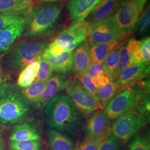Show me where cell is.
<instances>
[{
    "mask_svg": "<svg viewBox=\"0 0 150 150\" xmlns=\"http://www.w3.org/2000/svg\"><path fill=\"white\" fill-rule=\"evenodd\" d=\"M53 72L54 70L48 60L41 57L38 75L35 81L41 82L47 81L53 75Z\"/></svg>",
    "mask_w": 150,
    "mask_h": 150,
    "instance_id": "31",
    "label": "cell"
},
{
    "mask_svg": "<svg viewBox=\"0 0 150 150\" xmlns=\"http://www.w3.org/2000/svg\"><path fill=\"white\" fill-rule=\"evenodd\" d=\"M118 43H97L89 45L92 63L103 64L108 54L113 48L117 46Z\"/></svg>",
    "mask_w": 150,
    "mask_h": 150,
    "instance_id": "23",
    "label": "cell"
},
{
    "mask_svg": "<svg viewBox=\"0 0 150 150\" xmlns=\"http://www.w3.org/2000/svg\"><path fill=\"white\" fill-rule=\"evenodd\" d=\"M66 81L64 74L52 75L46 82L43 93L37 103L38 106L45 107L47 102L64 89Z\"/></svg>",
    "mask_w": 150,
    "mask_h": 150,
    "instance_id": "17",
    "label": "cell"
},
{
    "mask_svg": "<svg viewBox=\"0 0 150 150\" xmlns=\"http://www.w3.org/2000/svg\"><path fill=\"white\" fill-rule=\"evenodd\" d=\"M127 41L131 54V65L150 64V37H147L140 41L131 38Z\"/></svg>",
    "mask_w": 150,
    "mask_h": 150,
    "instance_id": "15",
    "label": "cell"
},
{
    "mask_svg": "<svg viewBox=\"0 0 150 150\" xmlns=\"http://www.w3.org/2000/svg\"><path fill=\"white\" fill-rule=\"evenodd\" d=\"M75 78L78 80L86 90L88 91L92 95L98 98V87L97 86L96 79L92 78L89 75H87L86 72L75 76Z\"/></svg>",
    "mask_w": 150,
    "mask_h": 150,
    "instance_id": "32",
    "label": "cell"
},
{
    "mask_svg": "<svg viewBox=\"0 0 150 150\" xmlns=\"http://www.w3.org/2000/svg\"><path fill=\"white\" fill-rule=\"evenodd\" d=\"M46 59L57 74H64L72 69L73 52L64 51L60 54L49 57Z\"/></svg>",
    "mask_w": 150,
    "mask_h": 150,
    "instance_id": "20",
    "label": "cell"
},
{
    "mask_svg": "<svg viewBox=\"0 0 150 150\" xmlns=\"http://www.w3.org/2000/svg\"><path fill=\"white\" fill-rule=\"evenodd\" d=\"M131 139L129 150H150L149 143L141 135L136 134Z\"/></svg>",
    "mask_w": 150,
    "mask_h": 150,
    "instance_id": "33",
    "label": "cell"
},
{
    "mask_svg": "<svg viewBox=\"0 0 150 150\" xmlns=\"http://www.w3.org/2000/svg\"><path fill=\"white\" fill-rule=\"evenodd\" d=\"M131 54L129 48L128 41L125 40L119 44V57L116 70L114 76L115 82L118 75L125 69L131 65Z\"/></svg>",
    "mask_w": 150,
    "mask_h": 150,
    "instance_id": "27",
    "label": "cell"
},
{
    "mask_svg": "<svg viewBox=\"0 0 150 150\" xmlns=\"http://www.w3.org/2000/svg\"><path fill=\"white\" fill-rule=\"evenodd\" d=\"M102 140L87 138L81 142L75 150H98Z\"/></svg>",
    "mask_w": 150,
    "mask_h": 150,
    "instance_id": "36",
    "label": "cell"
},
{
    "mask_svg": "<svg viewBox=\"0 0 150 150\" xmlns=\"http://www.w3.org/2000/svg\"><path fill=\"white\" fill-rule=\"evenodd\" d=\"M22 12H10L0 14V31L23 16Z\"/></svg>",
    "mask_w": 150,
    "mask_h": 150,
    "instance_id": "34",
    "label": "cell"
},
{
    "mask_svg": "<svg viewBox=\"0 0 150 150\" xmlns=\"http://www.w3.org/2000/svg\"><path fill=\"white\" fill-rule=\"evenodd\" d=\"M98 150H119L118 139L113 134H110L102 139Z\"/></svg>",
    "mask_w": 150,
    "mask_h": 150,
    "instance_id": "35",
    "label": "cell"
},
{
    "mask_svg": "<svg viewBox=\"0 0 150 150\" xmlns=\"http://www.w3.org/2000/svg\"><path fill=\"white\" fill-rule=\"evenodd\" d=\"M29 112L30 103L17 86L0 85V124L10 126L20 123Z\"/></svg>",
    "mask_w": 150,
    "mask_h": 150,
    "instance_id": "4",
    "label": "cell"
},
{
    "mask_svg": "<svg viewBox=\"0 0 150 150\" xmlns=\"http://www.w3.org/2000/svg\"><path fill=\"white\" fill-rule=\"evenodd\" d=\"M146 121L145 115L136 110H129L115 120L111 127V134L118 140L126 142L145 126Z\"/></svg>",
    "mask_w": 150,
    "mask_h": 150,
    "instance_id": "7",
    "label": "cell"
},
{
    "mask_svg": "<svg viewBox=\"0 0 150 150\" xmlns=\"http://www.w3.org/2000/svg\"><path fill=\"white\" fill-rule=\"evenodd\" d=\"M119 7V0H102L85 21L88 25L102 21L112 16Z\"/></svg>",
    "mask_w": 150,
    "mask_h": 150,
    "instance_id": "18",
    "label": "cell"
},
{
    "mask_svg": "<svg viewBox=\"0 0 150 150\" xmlns=\"http://www.w3.org/2000/svg\"><path fill=\"white\" fill-rule=\"evenodd\" d=\"M86 39L88 44L91 45L120 43L125 38L118 32L110 17L102 21L88 25Z\"/></svg>",
    "mask_w": 150,
    "mask_h": 150,
    "instance_id": "9",
    "label": "cell"
},
{
    "mask_svg": "<svg viewBox=\"0 0 150 150\" xmlns=\"http://www.w3.org/2000/svg\"><path fill=\"white\" fill-rule=\"evenodd\" d=\"M41 134L38 129L32 123H18L11 129L9 141H21L40 139Z\"/></svg>",
    "mask_w": 150,
    "mask_h": 150,
    "instance_id": "19",
    "label": "cell"
},
{
    "mask_svg": "<svg viewBox=\"0 0 150 150\" xmlns=\"http://www.w3.org/2000/svg\"><path fill=\"white\" fill-rule=\"evenodd\" d=\"M87 27L88 23L85 21L74 23L61 32L54 41L65 51L72 52L85 41Z\"/></svg>",
    "mask_w": 150,
    "mask_h": 150,
    "instance_id": "10",
    "label": "cell"
},
{
    "mask_svg": "<svg viewBox=\"0 0 150 150\" xmlns=\"http://www.w3.org/2000/svg\"><path fill=\"white\" fill-rule=\"evenodd\" d=\"M4 142V135L1 131L0 130V144H3Z\"/></svg>",
    "mask_w": 150,
    "mask_h": 150,
    "instance_id": "41",
    "label": "cell"
},
{
    "mask_svg": "<svg viewBox=\"0 0 150 150\" xmlns=\"http://www.w3.org/2000/svg\"><path fill=\"white\" fill-rule=\"evenodd\" d=\"M134 1H136L137 5L141 10H142L144 8L145 4L147 1V0H134Z\"/></svg>",
    "mask_w": 150,
    "mask_h": 150,
    "instance_id": "39",
    "label": "cell"
},
{
    "mask_svg": "<svg viewBox=\"0 0 150 150\" xmlns=\"http://www.w3.org/2000/svg\"><path fill=\"white\" fill-rule=\"evenodd\" d=\"M142 11L134 0H129L120 5L111 16L115 26L125 38L134 31Z\"/></svg>",
    "mask_w": 150,
    "mask_h": 150,
    "instance_id": "8",
    "label": "cell"
},
{
    "mask_svg": "<svg viewBox=\"0 0 150 150\" xmlns=\"http://www.w3.org/2000/svg\"><path fill=\"white\" fill-rule=\"evenodd\" d=\"M51 42L50 37L25 41L16 45L6 54L4 63L8 70L20 71L38 59Z\"/></svg>",
    "mask_w": 150,
    "mask_h": 150,
    "instance_id": "5",
    "label": "cell"
},
{
    "mask_svg": "<svg viewBox=\"0 0 150 150\" xmlns=\"http://www.w3.org/2000/svg\"><path fill=\"white\" fill-rule=\"evenodd\" d=\"M62 13V6L56 2H43L30 8L25 16L23 36L47 38L57 28Z\"/></svg>",
    "mask_w": 150,
    "mask_h": 150,
    "instance_id": "2",
    "label": "cell"
},
{
    "mask_svg": "<svg viewBox=\"0 0 150 150\" xmlns=\"http://www.w3.org/2000/svg\"><path fill=\"white\" fill-rule=\"evenodd\" d=\"M96 79L97 86L98 88L101 87L102 86H105L110 81V78L107 74H104L98 76L97 78H95Z\"/></svg>",
    "mask_w": 150,
    "mask_h": 150,
    "instance_id": "38",
    "label": "cell"
},
{
    "mask_svg": "<svg viewBox=\"0 0 150 150\" xmlns=\"http://www.w3.org/2000/svg\"><path fill=\"white\" fill-rule=\"evenodd\" d=\"M41 57L21 70L17 79V85L18 87L24 88L31 85L35 81L38 75Z\"/></svg>",
    "mask_w": 150,
    "mask_h": 150,
    "instance_id": "22",
    "label": "cell"
},
{
    "mask_svg": "<svg viewBox=\"0 0 150 150\" xmlns=\"http://www.w3.org/2000/svg\"><path fill=\"white\" fill-rule=\"evenodd\" d=\"M92 64L90 45L84 41L75 48L73 52V64L72 70L75 76L85 73Z\"/></svg>",
    "mask_w": 150,
    "mask_h": 150,
    "instance_id": "16",
    "label": "cell"
},
{
    "mask_svg": "<svg viewBox=\"0 0 150 150\" xmlns=\"http://www.w3.org/2000/svg\"><path fill=\"white\" fill-rule=\"evenodd\" d=\"M149 81H140L120 92L105 108L104 112L109 120H115L131 110L141 114L150 111Z\"/></svg>",
    "mask_w": 150,
    "mask_h": 150,
    "instance_id": "1",
    "label": "cell"
},
{
    "mask_svg": "<svg viewBox=\"0 0 150 150\" xmlns=\"http://www.w3.org/2000/svg\"><path fill=\"white\" fill-rule=\"evenodd\" d=\"M46 123L51 129L61 133L74 134L81 123L78 110L64 93H59L45 106Z\"/></svg>",
    "mask_w": 150,
    "mask_h": 150,
    "instance_id": "3",
    "label": "cell"
},
{
    "mask_svg": "<svg viewBox=\"0 0 150 150\" xmlns=\"http://www.w3.org/2000/svg\"><path fill=\"white\" fill-rule=\"evenodd\" d=\"M129 0H119V3H120V5H121L122 4L128 1Z\"/></svg>",
    "mask_w": 150,
    "mask_h": 150,
    "instance_id": "42",
    "label": "cell"
},
{
    "mask_svg": "<svg viewBox=\"0 0 150 150\" xmlns=\"http://www.w3.org/2000/svg\"><path fill=\"white\" fill-rule=\"evenodd\" d=\"M86 73L92 78H97L102 74H107L103 63H92Z\"/></svg>",
    "mask_w": 150,
    "mask_h": 150,
    "instance_id": "37",
    "label": "cell"
},
{
    "mask_svg": "<svg viewBox=\"0 0 150 150\" xmlns=\"http://www.w3.org/2000/svg\"><path fill=\"white\" fill-rule=\"evenodd\" d=\"M48 142L50 150H75L72 141L66 135L54 129L48 131Z\"/></svg>",
    "mask_w": 150,
    "mask_h": 150,
    "instance_id": "21",
    "label": "cell"
},
{
    "mask_svg": "<svg viewBox=\"0 0 150 150\" xmlns=\"http://www.w3.org/2000/svg\"><path fill=\"white\" fill-rule=\"evenodd\" d=\"M149 74L150 64H131L120 74L115 82L121 91L127 87L145 79Z\"/></svg>",
    "mask_w": 150,
    "mask_h": 150,
    "instance_id": "12",
    "label": "cell"
},
{
    "mask_svg": "<svg viewBox=\"0 0 150 150\" xmlns=\"http://www.w3.org/2000/svg\"><path fill=\"white\" fill-rule=\"evenodd\" d=\"M111 125L110 121L102 110H97L88 118L85 127L87 138L103 139L110 136Z\"/></svg>",
    "mask_w": 150,
    "mask_h": 150,
    "instance_id": "11",
    "label": "cell"
},
{
    "mask_svg": "<svg viewBox=\"0 0 150 150\" xmlns=\"http://www.w3.org/2000/svg\"><path fill=\"white\" fill-rule=\"evenodd\" d=\"M39 1L42 2H56L62 1L64 0H39Z\"/></svg>",
    "mask_w": 150,
    "mask_h": 150,
    "instance_id": "40",
    "label": "cell"
},
{
    "mask_svg": "<svg viewBox=\"0 0 150 150\" xmlns=\"http://www.w3.org/2000/svg\"><path fill=\"white\" fill-rule=\"evenodd\" d=\"M0 85H1V84H0Z\"/></svg>",
    "mask_w": 150,
    "mask_h": 150,
    "instance_id": "45",
    "label": "cell"
},
{
    "mask_svg": "<svg viewBox=\"0 0 150 150\" xmlns=\"http://www.w3.org/2000/svg\"><path fill=\"white\" fill-rule=\"evenodd\" d=\"M102 0H69L67 10L73 23L83 21Z\"/></svg>",
    "mask_w": 150,
    "mask_h": 150,
    "instance_id": "13",
    "label": "cell"
},
{
    "mask_svg": "<svg viewBox=\"0 0 150 150\" xmlns=\"http://www.w3.org/2000/svg\"><path fill=\"white\" fill-rule=\"evenodd\" d=\"M121 92L120 88L116 82L110 81L107 85L99 88L98 90V98L102 109Z\"/></svg>",
    "mask_w": 150,
    "mask_h": 150,
    "instance_id": "26",
    "label": "cell"
},
{
    "mask_svg": "<svg viewBox=\"0 0 150 150\" xmlns=\"http://www.w3.org/2000/svg\"><path fill=\"white\" fill-rule=\"evenodd\" d=\"M33 0H0V14L22 12L30 8Z\"/></svg>",
    "mask_w": 150,
    "mask_h": 150,
    "instance_id": "25",
    "label": "cell"
},
{
    "mask_svg": "<svg viewBox=\"0 0 150 150\" xmlns=\"http://www.w3.org/2000/svg\"><path fill=\"white\" fill-rule=\"evenodd\" d=\"M46 82L34 81L31 85L22 89V95L29 103L37 105L43 93Z\"/></svg>",
    "mask_w": 150,
    "mask_h": 150,
    "instance_id": "24",
    "label": "cell"
},
{
    "mask_svg": "<svg viewBox=\"0 0 150 150\" xmlns=\"http://www.w3.org/2000/svg\"><path fill=\"white\" fill-rule=\"evenodd\" d=\"M9 150H42L41 139L9 141Z\"/></svg>",
    "mask_w": 150,
    "mask_h": 150,
    "instance_id": "29",
    "label": "cell"
},
{
    "mask_svg": "<svg viewBox=\"0 0 150 150\" xmlns=\"http://www.w3.org/2000/svg\"><path fill=\"white\" fill-rule=\"evenodd\" d=\"M2 82V71H1V68L0 66V84H1Z\"/></svg>",
    "mask_w": 150,
    "mask_h": 150,
    "instance_id": "43",
    "label": "cell"
},
{
    "mask_svg": "<svg viewBox=\"0 0 150 150\" xmlns=\"http://www.w3.org/2000/svg\"><path fill=\"white\" fill-rule=\"evenodd\" d=\"M5 149V145L4 144H0V150H4Z\"/></svg>",
    "mask_w": 150,
    "mask_h": 150,
    "instance_id": "44",
    "label": "cell"
},
{
    "mask_svg": "<svg viewBox=\"0 0 150 150\" xmlns=\"http://www.w3.org/2000/svg\"><path fill=\"white\" fill-rule=\"evenodd\" d=\"M119 44L109 52L103 64L106 72L109 76L111 81L114 82V76L116 70L119 57Z\"/></svg>",
    "mask_w": 150,
    "mask_h": 150,
    "instance_id": "28",
    "label": "cell"
},
{
    "mask_svg": "<svg viewBox=\"0 0 150 150\" xmlns=\"http://www.w3.org/2000/svg\"><path fill=\"white\" fill-rule=\"evenodd\" d=\"M150 24V4L144 8L140 13L134 30L140 36L149 32Z\"/></svg>",
    "mask_w": 150,
    "mask_h": 150,
    "instance_id": "30",
    "label": "cell"
},
{
    "mask_svg": "<svg viewBox=\"0 0 150 150\" xmlns=\"http://www.w3.org/2000/svg\"><path fill=\"white\" fill-rule=\"evenodd\" d=\"M64 89L76 108L85 115L103 110L98 98L86 90L75 77L67 80Z\"/></svg>",
    "mask_w": 150,
    "mask_h": 150,
    "instance_id": "6",
    "label": "cell"
},
{
    "mask_svg": "<svg viewBox=\"0 0 150 150\" xmlns=\"http://www.w3.org/2000/svg\"><path fill=\"white\" fill-rule=\"evenodd\" d=\"M25 16H23L10 25L0 31V53L5 52L23 33Z\"/></svg>",
    "mask_w": 150,
    "mask_h": 150,
    "instance_id": "14",
    "label": "cell"
}]
</instances>
